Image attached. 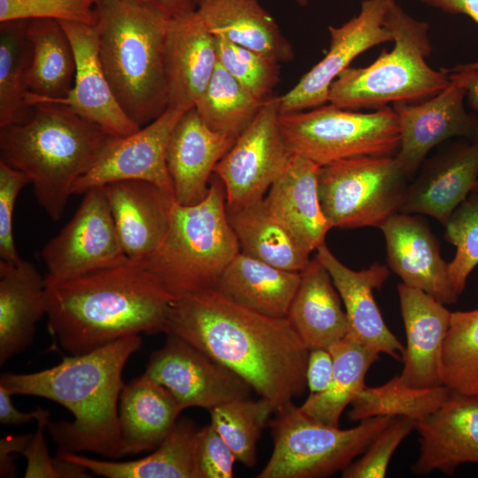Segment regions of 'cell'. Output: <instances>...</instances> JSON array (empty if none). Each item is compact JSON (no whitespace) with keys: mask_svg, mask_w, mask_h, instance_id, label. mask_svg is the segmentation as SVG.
<instances>
[{"mask_svg":"<svg viewBox=\"0 0 478 478\" xmlns=\"http://www.w3.org/2000/svg\"><path fill=\"white\" fill-rule=\"evenodd\" d=\"M175 335L244 381L278 412L307 387L309 349L288 317L247 308L212 289L173 300L166 333Z\"/></svg>","mask_w":478,"mask_h":478,"instance_id":"obj_1","label":"cell"},{"mask_svg":"<svg viewBox=\"0 0 478 478\" xmlns=\"http://www.w3.org/2000/svg\"><path fill=\"white\" fill-rule=\"evenodd\" d=\"M45 282L49 329L70 355L141 333H166L174 299L143 262L127 259L66 279L46 275Z\"/></svg>","mask_w":478,"mask_h":478,"instance_id":"obj_2","label":"cell"},{"mask_svg":"<svg viewBox=\"0 0 478 478\" xmlns=\"http://www.w3.org/2000/svg\"><path fill=\"white\" fill-rule=\"evenodd\" d=\"M141 344L139 335L126 336L88 353L65 357L39 372L4 373L0 385L12 395L47 398L71 412L73 421L47 425L59 451L121 459L127 455L118 407L125 386L122 372Z\"/></svg>","mask_w":478,"mask_h":478,"instance_id":"obj_3","label":"cell"},{"mask_svg":"<svg viewBox=\"0 0 478 478\" xmlns=\"http://www.w3.org/2000/svg\"><path fill=\"white\" fill-rule=\"evenodd\" d=\"M34 106L28 121L0 127L1 160L28 177L39 204L58 220L74 183L114 135L65 105Z\"/></svg>","mask_w":478,"mask_h":478,"instance_id":"obj_4","label":"cell"},{"mask_svg":"<svg viewBox=\"0 0 478 478\" xmlns=\"http://www.w3.org/2000/svg\"><path fill=\"white\" fill-rule=\"evenodd\" d=\"M99 58L127 116L143 127L168 106L164 64L166 19L129 0L96 5Z\"/></svg>","mask_w":478,"mask_h":478,"instance_id":"obj_5","label":"cell"},{"mask_svg":"<svg viewBox=\"0 0 478 478\" xmlns=\"http://www.w3.org/2000/svg\"><path fill=\"white\" fill-rule=\"evenodd\" d=\"M385 27L394 42L370 65L349 66L332 83L328 103L343 109H379L399 102L427 100L451 81L447 68L433 69L426 61L432 51L428 23L409 15L390 0Z\"/></svg>","mask_w":478,"mask_h":478,"instance_id":"obj_6","label":"cell"},{"mask_svg":"<svg viewBox=\"0 0 478 478\" xmlns=\"http://www.w3.org/2000/svg\"><path fill=\"white\" fill-rule=\"evenodd\" d=\"M240 252L226 206L225 189L213 173L199 203L174 201L166 235L146 269L174 300L216 289L224 270Z\"/></svg>","mask_w":478,"mask_h":478,"instance_id":"obj_7","label":"cell"},{"mask_svg":"<svg viewBox=\"0 0 478 478\" xmlns=\"http://www.w3.org/2000/svg\"><path fill=\"white\" fill-rule=\"evenodd\" d=\"M270 420L272 455L258 478H322L343 471L392 420L371 417L351 428L322 424L294 403Z\"/></svg>","mask_w":478,"mask_h":478,"instance_id":"obj_8","label":"cell"},{"mask_svg":"<svg viewBox=\"0 0 478 478\" xmlns=\"http://www.w3.org/2000/svg\"><path fill=\"white\" fill-rule=\"evenodd\" d=\"M280 128L289 150L320 166L362 156H396L400 144L397 115L389 105L371 112L331 104L280 114Z\"/></svg>","mask_w":478,"mask_h":478,"instance_id":"obj_9","label":"cell"},{"mask_svg":"<svg viewBox=\"0 0 478 478\" xmlns=\"http://www.w3.org/2000/svg\"><path fill=\"white\" fill-rule=\"evenodd\" d=\"M407 178L395 156L332 162L319 171L321 209L332 227H379L399 212Z\"/></svg>","mask_w":478,"mask_h":478,"instance_id":"obj_10","label":"cell"},{"mask_svg":"<svg viewBox=\"0 0 478 478\" xmlns=\"http://www.w3.org/2000/svg\"><path fill=\"white\" fill-rule=\"evenodd\" d=\"M280 114V96H271L217 164L214 173L224 185L227 209L264 198L287 168L293 154L283 140Z\"/></svg>","mask_w":478,"mask_h":478,"instance_id":"obj_11","label":"cell"},{"mask_svg":"<svg viewBox=\"0 0 478 478\" xmlns=\"http://www.w3.org/2000/svg\"><path fill=\"white\" fill-rule=\"evenodd\" d=\"M49 275L66 279L121 264L122 248L104 187L85 193L76 212L42 251Z\"/></svg>","mask_w":478,"mask_h":478,"instance_id":"obj_12","label":"cell"},{"mask_svg":"<svg viewBox=\"0 0 478 478\" xmlns=\"http://www.w3.org/2000/svg\"><path fill=\"white\" fill-rule=\"evenodd\" d=\"M166 335L162 348L151 353L144 374L169 390L183 410L211 411L250 397L252 388L241 376L182 338Z\"/></svg>","mask_w":478,"mask_h":478,"instance_id":"obj_13","label":"cell"},{"mask_svg":"<svg viewBox=\"0 0 478 478\" xmlns=\"http://www.w3.org/2000/svg\"><path fill=\"white\" fill-rule=\"evenodd\" d=\"M389 2L364 0L356 16L339 27H328V52L289 91L280 96L281 114L326 104L332 83L354 58L376 45L392 42L391 33L384 26Z\"/></svg>","mask_w":478,"mask_h":478,"instance_id":"obj_14","label":"cell"},{"mask_svg":"<svg viewBox=\"0 0 478 478\" xmlns=\"http://www.w3.org/2000/svg\"><path fill=\"white\" fill-rule=\"evenodd\" d=\"M186 110L167 107L150 123L126 136H112L93 166L73 185L72 194L120 181H145L173 196L166 153L172 132Z\"/></svg>","mask_w":478,"mask_h":478,"instance_id":"obj_15","label":"cell"},{"mask_svg":"<svg viewBox=\"0 0 478 478\" xmlns=\"http://www.w3.org/2000/svg\"><path fill=\"white\" fill-rule=\"evenodd\" d=\"M449 74L448 86L434 96L418 103L392 104L400 134L395 157L407 177L420 168L436 146L453 137L474 135L476 118L465 109L464 82L458 75Z\"/></svg>","mask_w":478,"mask_h":478,"instance_id":"obj_16","label":"cell"},{"mask_svg":"<svg viewBox=\"0 0 478 478\" xmlns=\"http://www.w3.org/2000/svg\"><path fill=\"white\" fill-rule=\"evenodd\" d=\"M67 35L75 56L73 86L63 98L44 99L35 104H62L97 124L114 136L131 135L141 127L123 112L102 67L95 26L58 21Z\"/></svg>","mask_w":478,"mask_h":478,"instance_id":"obj_17","label":"cell"},{"mask_svg":"<svg viewBox=\"0 0 478 478\" xmlns=\"http://www.w3.org/2000/svg\"><path fill=\"white\" fill-rule=\"evenodd\" d=\"M415 429L420 454L411 468L413 474L451 475L462 464H478V394L451 391L438 409L415 422Z\"/></svg>","mask_w":478,"mask_h":478,"instance_id":"obj_18","label":"cell"},{"mask_svg":"<svg viewBox=\"0 0 478 478\" xmlns=\"http://www.w3.org/2000/svg\"><path fill=\"white\" fill-rule=\"evenodd\" d=\"M387 263L403 283L420 289L443 305L457 302L448 263L428 224L417 214L397 212L382 222Z\"/></svg>","mask_w":478,"mask_h":478,"instance_id":"obj_19","label":"cell"},{"mask_svg":"<svg viewBox=\"0 0 478 478\" xmlns=\"http://www.w3.org/2000/svg\"><path fill=\"white\" fill-rule=\"evenodd\" d=\"M406 344L402 356V384L414 389L443 385L441 369L443 343L451 312L424 291L397 285Z\"/></svg>","mask_w":478,"mask_h":478,"instance_id":"obj_20","label":"cell"},{"mask_svg":"<svg viewBox=\"0 0 478 478\" xmlns=\"http://www.w3.org/2000/svg\"><path fill=\"white\" fill-rule=\"evenodd\" d=\"M218 62L215 36L197 10L169 19L164 42L167 107H194Z\"/></svg>","mask_w":478,"mask_h":478,"instance_id":"obj_21","label":"cell"},{"mask_svg":"<svg viewBox=\"0 0 478 478\" xmlns=\"http://www.w3.org/2000/svg\"><path fill=\"white\" fill-rule=\"evenodd\" d=\"M399 212L428 215L443 226L478 185V143L460 142L425 160Z\"/></svg>","mask_w":478,"mask_h":478,"instance_id":"obj_22","label":"cell"},{"mask_svg":"<svg viewBox=\"0 0 478 478\" xmlns=\"http://www.w3.org/2000/svg\"><path fill=\"white\" fill-rule=\"evenodd\" d=\"M316 251L315 258L329 273L344 305L347 335L380 354L402 360L405 346L387 327L374 297V290L379 289L389 275L387 266L374 263L354 271L343 265L325 243Z\"/></svg>","mask_w":478,"mask_h":478,"instance_id":"obj_23","label":"cell"},{"mask_svg":"<svg viewBox=\"0 0 478 478\" xmlns=\"http://www.w3.org/2000/svg\"><path fill=\"white\" fill-rule=\"evenodd\" d=\"M103 187L127 258L144 262L166 235L173 196L145 181H120Z\"/></svg>","mask_w":478,"mask_h":478,"instance_id":"obj_24","label":"cell"},{"mask_svg":"<svg viewBox=\"0 0 478 478\" xmlns=\"http://www.w3.org/2000/svg\"><path fill=\"white\" fill-rule=\"evenodd\" d=\"M235 140L211 129L195 107L183 113L172 132L166 153L173 197L177 203L196 204L207 196L217 164Z\"/></svg>","mask_w":478,"mask_h":478,"instance_id":"obj_25","label":"cell"},{"mask_svg":"<svg viewBox=\"0 0 478 478\" xmlns=\"http://www.w3.org/2000/svg\"><path fill=\"white\" fill-rule=\"evenodd\" d=\"M320 168L310 159L293 154L264 197L268 211L311 252L325 243L332 228L320 202Z\"/></svg>","mask_w":478,"mask_h":478,"instance_id":"obj_26","label":"cell"},{"mask_svg":"<svg viewBox=\"0 0 478 478\" xmlns=\"http://www.w3.org/2000/svg\"><path fill=\"white\" fill-rule=\"evenodd\" d=\"M45 276L29 261L0 260V364L26 350L46 314Z\"/></svg>","mask_w":478,"mask_h":478,"instance_id":"obj_27","label":"cell"},{"mask_svg":"<svg viewBox=\"0 0 478 478\" xmlns=\"http://www.w3.org/2000/svg\"><path fill=\"white\" fill-rule=\"evenodd\" d=\"M300 274L287 317L309 350H329L349 332L343 301L329 273L315 257Z\"/></svg>","mask_w":478,"mask_h":478,"instance_id":"obj_28","label":"cell"},{"mask_svg":"<svg viewBox=\"0 0 478 478\" xmlns=\"http://www.w3.org/2000/svg\"><path fill=\"white\" fill-rule=\"evenodd\" d=\"M199 429L191 420L180 419L152 453L131 461L98 460L59 451L56 458L107 478H197Z\"/></svg>","mask_w":478,"mask_h":478,"instance_id":"obj_29","label":"cell"},{"mask_svg":"<svg viewBox=\"0 0 478 478\" xmlns=\"http://www.w3.org/2000/svg\"><path fill=\"white\" fill-rule=\"evenodd\" d=\"M182 411L169 390L145 374L129 382L119 403L126 453L155 450L173 428Z\"/></svg>","mask_w":478,"mask_h":478,"instance_id":"obj_30","label":"cell"},{"mask_svg":"<svg viewBox=\"0 0 478 478\" xmlns=\"http://www.w3.org/2000/svg\"><path fill=\"white\" fill-rule=\"evenodd\" d=\"M197 10L214 36L261 53L279 64L294 58L292 45L258 0H212Z\"/></svg>","mask_w":478,"mask_h":478,"instance_id":"obj_31","label":"cell"},{"mask_svg":"<svg viewBox=\"0 0 478 478\" xmlns=\"http://www.w3.org/2000/svg\"><path fill=\"white\" fill-rule=\"evenodd\" d=\"M300 277V272L278 268L240 251L224 270L216 289L255 312L283 318Z\"/></svg>","mask_w":478,"mask_h":478,"instance_id":"obj_32","label":"cell"},{"mask_svg":"<svg viewBox=\"0 0 478 478\" xmlns=\"http://www.w3.org/2000/svg\"><path fill=\"white\" fill-rule=\"evenodd\" d=\"M27 36L32 49L25 79L28 104L66 97L73 86L76 61L62 26L52 19H27Z\"/></svg>","mask_w":478,"mask_h":478,"instance_id":"obj_33","label":"cell"},{"mask_svg":"<svg viewBox=\"0 0 478 478\" xmlns=\"http://www.w3.org/2000/svg\"><path fill=\"white\" fill-rule=\"evenodd\" d=\"M240 251L278 268L302 272L311 251L267 209L264 198L227 209Z\"/></svg>","mask_w":478,"mask_h":478,"instance_id":"obj_34","label":"cell"},{"mask_svg":"<svg viewBox=\"0 0 478 478\" xmlns=\"http://www.w3.org/2000/svg\"><path fill=\"white\" fill-rule=\"evenodd\" d=\"M334 370L328 386L322 392L309 394L301 411L312 419L332 427H339L341 415L366 386L365 377L380 353L354 338L344 339L329 349Z\"/></svg>","mask_w":478,"mask_h":478,"instance_id":"obj_35","label":"cell"},{"mask_svg":"<svg viewBox=\"0 0 478 478\" xmlns=\"http://www.w3.org/2000/svg\"><path fill=\"white\" fill-rule=\"evenodd\" d=\"M27 19L0 25V127L28 121L35 106L27 102L26 73L32 57Z\"/></svg>","mask_w":478,"mask_h":478,"instance_id":"obj_36","label":"cell"},{"mask_svg":"<svg viewBox=\"0 0 478 478\" xmlns=\"http://www.w3.org/2000/svg\"><path fill=\"white\" fill-rule=\"evenodd\" d=\"M451 394V390L445 385L426 389L407 387L397 374L381 386H365L351 402L348 415L354 421L376 416H402L417 422L438 409Z\"/></svg>","mask_w":478,"mask_h":478,"instance_id":"obj_37","label":"cell"},{"mask_svg":"<svg viewBox=\"0 0 478 478\" xmlns=\"http://www.w3.org/2000/svg\"><path fill=\"white\" fill-rule=\"evenodd\" d=\"M264 102L242 86L218 62L194 107L211 129L237 138L255 119Z\"/></svg>","mask_w":478,"mask_h":478,"instance_id":"obj_38","label":"cell"},{"mask_svg":"<svg viewBox=\"0 0 478 478\" xmlns=\"http://www.w3.org/2000/svg\"><path fill=\"white\" fill-rule=\"evenodd\" d=\"M275 409L266 398L233 400L209 411L211 423L233 451L236 460L248 467L257 461V443Z\"/></svg>","mask_w":478,"mask_h":478,"instance_id":"obj_39","label":"cell"},{"mask_svg":"<svg viewBox=\"0 0 478 478\" xmlns=\"http://www.w3.org/2000/svg\"><path fill=\"white\" fill-rule=\"evenodd\" d=\"M441 376L452 392L478 394V308L451 312Z\"/></svg>","mask_w":478,"mask_h":478,"instance_id":"obj_40","label":"cell"},{"mask_svg":"<svg viewBox=\"0 0 478 478\" xmlns=\"http://www.w3.org/2000/svg\"><path fill=\"white\" fill-rule=\"evenodd\" d=\"M444 227V238L456 247V254L448 263V269L451 286L459 297L469 274L478 265V193L472 192L453 212Z\"/></svg>","mask_w":478,"mask_h":478,"instance_id":"obj_41","label":"cell"},{"mask_svg":"<svg viewBox=\"0 0 478 478\" xmlns=\"http://www.w3.org/2000/svg\"><path fill=\"white\" fill-rule=\"evenodd\" d=\"M218 61L257 98L270 97L280 80V64L270 58L215 36Z\"/></svg>","mask_w":478,"mask_h":478,"instance_id":"obj_42","label":"cell"},{"mask_svg":"<svg viewBox=\"0 0 478 478\" xmlns=\"http://www.w3.org/2000/svg\"><path fill=\"white\" fill-rule=\"evenodd\" d=\"M415 429L407 417H393L372 440L361 457L342 471L343 478H383L390 459L401 442Z\"/></svg>","mask_w":478,"mask_h":478,"instance_id":"obj_43","label":"cell"},{"mask_svg":"<svg viewBox=\"0 0 478 478\" xmlns=\"http://www.w3.org/2000/svg\"><path fill=\"white\" fill-rule=\"evenodd\" d=\"M99 0H0V22L52 19L95 26Z\"/></svg>","mask_w":478,"mask_h":478,"instance_id":"obj_44","label":"cell"},{"mask_svg":"<svg viewBox=\"0 0 478 478\" xmlns=\"http://www.w3.org/2000/svg\"><path fill=\"white\" fill-rule=\"evenodd\" d=\"M49 410L40 407V413L35 420L37 429L31 436L30 441L22 452L27 459L24 476L35 477H88L85 468L73 463L51 459L49 455L43 429L47 428L50 418Z\"/></svg>","mask_w":478,"mask_h":478,"instance_id":"obj_45","label":"cell"},{"mask_svg":"<svg viewBox=\"0 0 478 478\" xmlns=\"http://www.w3.org/2000/svg\"><path fill=\"white\" fill-rule=\"evenodd\" d=\"M30 183L22 172L0 159V256L1 260L15 263L21 258L13 236V212L21 189Z\"/></svg>","mask_w":478,"mask_h":478,"instance_id":"obj_46","label":"cell"},{"mask_svg":"<svg viewBox=\"0 0 478 478\" xmlns=\"http://www.w3.org/2000/svg\"><path fill=\"white\" fill-rule=\"evenodd\" d=\"M236 458L210 422L200 428L197 443V478H232Z\"/></svg>","mask_w":478,"mask_h":478,"instance_id":"obj_47","label":"cell"},{"mask_svg":"<svg viewBox=\"0 0 478 478\" xmlns=\"http://www.w3.org/2000/svg\"><path fill=\"white\" fill-rule=\"evenodd\" d=\"M334 370V359L329 350H309L306 366V383L310 394L322 392L328 386Z\"/></svg>","mask_w":478,"mask_h":478,"instance_id":"obj_48","label":"cell"},{"mask_svg":"<svg viewBox=\"0 0 478 478\" xmlns=\"http://www.w3.org/2000/svg\"><path fill=\"white\" fill-rule=\"evenodd\" d=\"M444 12L465 14L478 23V0H415ZM451 72L478 74V60L448 68Z\"/></svg>","mask_w":478,"mask_h":478,"instance_id":"obj_49","label":"cell"},{"mask_svg":"<svg viewBox=\"0 0 478 478\" xmlns=\"http://www.w3.org/2000/svg\"><path fill=\"white\" fill-rule=\"evenodd\" d=\"M32 435L7 436L0 440V476L15 477L16 467L12 453L22 454Z\"/></svg>","mask_w":478,"mask_h":478,"instance_id":"obj_50","label":"cell"},{"mask_svg":"<svg viewBox=\"0 0 478 478\" xmlns=\"http://www.w3.org/2000/svg\"><path fill=\"white\" fill-rule=\"evenodd\" d=\"M12 396V394L0 385L1 424L4 426H19L37 419L40 413V407L30 412H22L14 407Z\"/></svg>","mask_w":478,"mask_h":478,"instance_id":"obj_51","label":"cell"},{"mask_svg":"<svg viewBox=\"0 0 478 478\" xmlns=\"http://www.w3.org/2000/svg\"><path fill=\"white\" fill-rule=\"evenodd\" d=\"M158 12L166 19L184 15L197 9L194 0H129Z\"/></svg>","mask_w":478,"mask_h":478,"instance_id":"obj_52","label":"cell"},{"mask_svg":"<svg viewBox=\"0 0 478 478\" xmlns=\"http://www.w3.org/2000/svg\"><path fill=\"white\" fill-rule=\"evenodd\" d=\"M448 72L456 74L462 79L466 89V96L469 104L478 115V74H472L461 72H451L449 70ZM473 141L478 143V116L476 118V126L473 135Z\"/></svg>","mask_w":478,"mask_h":478,"instance_id":"obj_53","label":"cell"},{"mask_svg":"<svg viewBox=\"0 0 478 478\" xmlns=\"http://www.w3.org/2000/svg\"><path fill=\"white\" fill-rule=\"evenodd\" d=\"M194 1L196 3L197 6L199 7V6L204 4H206V3H208V2H210L212 0H194Z\"/></svg>","mask_w":478,"mask_h":478,"instance_id":"obj_54","label":"cell"},{"mask_svg":"<svg viewBox=\"0 0 478 478\" xmlns=\"http://www.w3.org/2000/svg\"><path fill=\"white\" fill-rule=\"evenodd\" d=\"M299 5L305 6L308 4V0H295Z\"/></svg>","mask_w":478,"mask_h":478,"instance_id":"obj_55","label":"cell"},{"mask_svg":"<svg viewBox=\"0 0 478 478\" xmlns=\"http://www.w3.org/2000/svg\"><path fill=\"white\" fill-rule=\"evenodd\" d=\"M474 192L478 193V185H477L476 188L474 189Z\"/></svg>","mask_w":478,"mask_h":478,"instance_id":"obj_56","label":"cell"}]
</instances>
